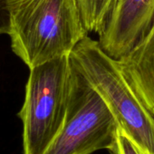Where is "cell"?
I'll use <instances>...</instances> for the list:
<instances>
[{"instance_id": "3", "label": "cell", "mask_w": 154, "mask_h": 154, "mask_svg": "<svg viewBox=\"0 0 154 154\" xmlns=\"http://www.w3.org/2000/svg\"><path fill=\"white\" fill-rule=\"evenodd\" d=\"M18 117L23 154H44L61 131L69 108L74 68L70 55L33 67Z\"/></svg>"}, {"instance_id": "2", "label": "cell", "mask_w": 154, "mask_h": 154, "mask_svg": "<svg viewBox=\"0 0 154 154\" xmlns=\"http://www.w3.org/2000/svg\"><path fill=\"white\" fill-rule=\"evenodd\" d=\"M73 68L106 102L119 126L154 154V114L131 87L118 61L89 35L70 54Z\"/></svg>"}, {"instance_id": "8", "label": "cell", "mask_w": 154, "mask_h": 154, "mask_svg": "<svg viewBox=\"0 0 154 154\" xmlns=\"http://www.w3.org/2000/svg\"><path fill=\"white\" fill-rule=\"evenodd\" d=\"M108 150L111 154H152L120 126L117 129L112 145Z\"/></svg>"}, {"instance_id": "6", "label": "cell", "mask_w": 154, "mask_h": 154, "mask_svg": "<svg viewBox=\"0 0 154 154\" xmlns=\"http://www.w3.org/2000/svg\"><path fill=\"white\" fill-rule=\"evenodd\" d=\"M117 61L132 90L154 114V19L137 45Z\"/></svg>"}, {"instance_id": "4", "label": "cell", "mask_w": 154, "mask_h": 154, "mask_svg": "<svg viewBox=\"0 0 154 154\" xmlns=\"http://www.w3.org/2000/svg\"><path fill=\"white\" fill-rule=\"evenodd\" d=\"M118 127L106 102L74 69L64 123L44 154H92L109 149Z\"/></svg>"}, {"instance_id": "1", "label": "cell", "mask_w": 154, "mask_h": 154, "mask_svg": "<svg viewBox=\"0 0 154 154\" xmlns=\"http://www.w3.org/2000/svg\"><path fill=\"white\" fill-rule=\"evenodd\" d=\"M11 49L29 69L68 56L87 32L77 0H8Z\"/></svg>"}, {"instance_id": "9", "label": "cell", "mask_w": 154, "mask_h": 154, "mask_svg": "<svg viewBox=\"0 0 154 154\" xmlns=\"http://www.w3.org/2000/svg\"><path fill=\"white\" fill-rule=\"evenodd\" d=\"M8 1V0H0V35H8L9 29Z\"/></svg>"}, {"instance_id": "7", "label": "cell", "mask_w": 154, "mask_h": 154, "mask_svg": "<svg viewBox=\"0 0 154 154\" xmlns=\"http://www.w3.org/2000/svg\"><path fill=\"white\" fill-rule=\"evenodd\" d=\"M115 0H77L85 26L89 34L103 28Z\"/></svg>"}, {"instance_id": "5", "label": "cell", "mask_w": 154, "mask_h": 154, "mask_svg": "<svg viewBox=\"0 0 154 154\" xmlns=\"http://www.w3.org/2000/svg\"><path fill=\"white\" fill-rule=\"evenodd\" d=\"M154 19V0H115L97 34L101 47L116 60L143 38Z\"/></svg>"}]
</instances>
